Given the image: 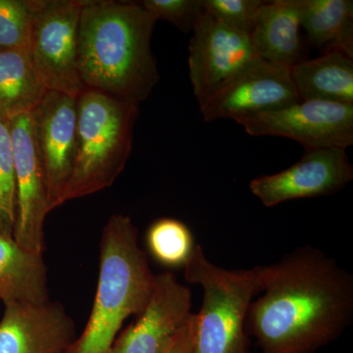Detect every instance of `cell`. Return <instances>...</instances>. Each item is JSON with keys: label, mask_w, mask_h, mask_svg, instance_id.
Returning a JSON list of instances; mask_svg holds the SVG:
<instances>
[{"label": "cell", "mask_w": 353, "mask_h": 353, "mask_svg": "<svg viewBox=\"0 0 353 353\" xmlns=\"http://www.w3.org/2000/svg\"><path fill=\"white\" fill-rule=\"evenodd\" d=\"M263 296L250 303L248 334L260 353H316L353 320V276L313 246L257 266Z\"/></svg>", "instance_id": "6da1fadb"}, {"label": "cell", "mask_w": 353, "mask_h": 353, "mask_svg": "<svg viewBox=\"0 0 353 353\" xmlns=\"http://www.w3.org/2000/svg\"><path fill=\"white\" fill-rule=\"evenodd\" d=\"M157 21L136 2L83 0L78 63L85 90L145 101L160 79L152 50Z\"/></svg>", "instance_id": "7a4b0ae2"}, {"label": "cell", "mask_w": 353, "mask_h": 353, "mask_svg": "<svg viewBox=\"0 0 353 353\" xmlns=\"http://www.w3.org/2000/svg\"><path fill=\"white\" fill-rule=\"evenodd\" d=\"M154 279L131 218L111 216L102 232L92 312L82 334L65 353H110L125 320L145 307Z\"/></svg>", "instance_id": "3957f363"}, {"label": "cell", "mask_w": 353, "mask_h": 353, "mask_svg": "<svg viewBox=\"0 0 353 353\" xmlns=\"http://www.w3.org/2000/svg\"><path fill=\"white\" fill-rule=\"evenodd\" d=\"M139 104L85 90L78 97V150L63 201L111 187L131 155Z\"/></svg>", "instance_id": "277c9868"}, {"label": "cell", "mask_w": 353, "mask_h": 353, "mask_svg": "<svg viewBox=\"0 0 353 353\" xmlns=\"http://www.w3.org/2000/svg\"><path fill=\"white\" fill-rule=\"evenodd\" d=\"M183 268L185 281L203 290L201 310L194 314L192 353H252L245 323L253 297L261 292L257 266L228 270L196 245Z\"/></svg>", "instance_id": "5b68a950"}, {"label": "cell", "mask_w": 353, "mask_h": 353, "mask_svg": "<svg viewBox=\"0 0 353 353\" xmlns=\"http://www.w3.org/2000/svg\"><path fill=\"white\" fill-rule=\"evenodd\" d=\"M83 0H32L29 52L46 90L78 99L85 90L78 63Z\"/></svg>", "instance_id": "8992f818"}, {"label": "cell", "mask_w": 353, "mask_h": 353, "mask_svg": "<svg viewBox=\"0 0 353 353\" xmlns=\"http://www.w3.org/2000/svg\"><path fill=\"white\" fill-rule=\"evenodd\" d=\"M253 137H281L296 141L305 150L353 145V104L299 101L276 110L239 120Z\"/></svg>", "instance_id": "52a82bcc"}, {"label": "cell", "mask_w": 353, "mask_h": 353, "mask_svg": "<svg viewBox=\"0 0 353 353\" xmlns=\"http://www.w3.org/2000/svg\"><path fill=\"white\" fill-rule=\"evenodd\" d=\"M301 101L290 69L256 58L199 103L206 122H234Z\"/></svg>", "instance_id": "ba28073f"}, {"label": "cell", "mask_w": 353, "mask_h": 353, "mask_svg": "<svg viewBox=\"0 0 353 353\" xmlns=\"http://www.w3.org/2000/svg\"><path fill=\"white\" fill-rule=\"evenodd\" d=\"M15 162L14 240L25 250L43 253L44 220L51 209L48 180L34 141L31 115L9 120Z\"/></svg>", "instance_id": "9c48e42d"}, {"label": "cell", "mask_w": 353, "mask_h": 353, "mask_svg": "<svg viewBox=\"0 0 353 353\" xmlns=\"http://www.w3.org/2000/svg\"><path fill=\"white\" fill-rule=\"evenodd\" d=\"M192 32L190 79L199 104L259 57L250 34L230 29L208 13L197 18Z\"/></svg>", "instance_id": "30bf717a"}, {"label": "cell", "mask_w": 353, "mask_h": 353, "mask_svg": "<svg viewBox=\"0 0 353 353\" xmlns=\"http://www.w3.org/2000/svg\"><path fill=\"white\" fill-rule=\"evenodd\" d=\"M30 115L53 210L64 203L65 190L75 165L78 150V99L48 90Z\"/></svg>", "instance_id": "8fae6325"}, {"label": "cell", "mask_w": 353, "mask_h": 353, "mask_svg": "<svg viewBox=\"0 0 353 353\" xmlns=\"http://www.w3.org/2000/svg\"><path fill=\"white\" fill-rule=\"evenodd\" d=\"M353 179V166L345 150H305L296 164L272 175L253 179L250 190L266 208L301 199L331 196Z\"/></svg>", "instance_id": "7c38bea8"}, {"label": "cell", "mask_w": 353, "mask_h": 353, "mask_svg": "<svg viewBox=\"0 0 353 353\" xmlns=\"http://www.w3.org/2000/svg\"><path fill=\"white\" fill-rule=\"evenodd\" d=\"M192 292L171 272L155 275L145 307L118 334L110 353H165L190 322Z\"/></svg>", "instance_id": "4fadbf2b"}, {"label": "cell", "mask_w": 353, "mask_h": 353, "mask_svg": "<svg viewBox=\"0 0 353 353\" xmlns=\"http://www.w3.org/2000/svg\"><path fill=\"white\" fill-rule=\"evenodd\" d=\"M74 320L61 303L6 304L0 353H65L76 340Z\"/></svg>", "instance_id": "5bb4252c"}, {"label": "cell", "mask_w": 353, "mask_h": 353, "mask_svg": "<svg viewBox=\"0 0 353 353\" xmlns=\"http://www.w3.org/2000/svg\"><path fill=\"white\" fill-rule=\"evenodd\" d=\"M301 0H275L260 8L250 39L257 57L290 69L303 60Z\"/></svg>", "instance_id": "9a60e30c"}, {"label": "cell", "mask_w": 353, "mask_h": 353, "mask_svg": "<svg viewBox=\"0 0 353 353\" xmlns=\"http://www.w3.org/2000/svg\"><path fill=\"white\" fill-rule=\"evenodd\" d=\"M0 299L4 305L50 301L43 253L25 250L6 234H0Z\"/></svg>", "instance_id": "2e32d148"}, {"label": "cell", "mask_w": 353, "mask_h": 353, "mask_svg": "<svg viewBox=\"0 0 353 353\" xmlns=\"http://www.w3.org/2000/svg\"><path fill=\"white\" fill-rule=\"evenodd\" d=\"M301 101L353 104V58L329 51L314 59H303L290 68Z\"/></svg>", "instance_id": "e0dca14e"}, {"label": "cell", "mask_w": 353, "mask_h": 353, "mask_svg": "<svg viewBox=\"0 0 353 353\" xmlns=\"http://www.w3.org/2000/svg\"><path fill=\"white\" fill-rule=\"evenodd\" d=\"M48 92L29 50L0 52V117L30 114Z\"/></svg>", "instance_id": "ac0fdd59"}, {"label": "cell", "mask_w": 353, "mask_h": 353, "mask_svg": "<svg viewBox=\"0 0 353 353\" xmlns=\"http://www.w3.org/2000/svg\"><path fill=\"white\" fill-rule=\"evenodd\" d=\"M301 29L314 48L353 58L352 0H301Z\"/></svg>", "instance_id": "d6986e66"}, {"label": "cell", "mask_w": 353, "mask_h": 353, "mask_svg": "<svg viewBox=\"0 0 353 353\" xmlns=\"http://www.w3.org/2000/svg\"><path fill=\"white\" fill-rule=\"evenodd\" d=\"M145 240L155 261L168 268L185 267L196 246L190 228L173 218H161L152 223Z\"/></svg>", "instance_id": "ffe728a7"}, {"label": "cell", "mask_w": 353, "mask_h": 353, "mask_svg": "<svg viewBox=\"0 0 353 353\" xmlns=\"http://www.w3.org/2000/svg\"><path fill=\"white\" fill-rule=\"evenodd\" d=\"M15 208V162L10 122L0 117V234L13 236Z\"/></svg>", "instance_id": "44dd1931"}, {"label": "cell", "mask_w": 353, "mask_h": 353, "mask_svg": "<svg viewBox=\"0 0 353 353\" xmlns=\"http://www.w3.org/2000/svg\"><path fill=\"white\" fill-rule=\"evenodd\" d=\"M32 0H0V52L29 50Z\"/></svg>", "instance_id": "7402d4cb"}, {"label": "cell", "mask_w": 353, "mask_h": 353, "mask_svg": "<svg viewBox=\"0 0 353 353\" xmlns=\"http://www.w3.org/2000/svg\"><path fill=\"white\" fill-rule=\"evenodd\" d=\"M262 0H202L204 12L230 29L252 34Z\"/></svg>", "instance_id": "603a6c76"}, {"label": "cell", "mask_w": 353, "mask_h": 353, "mask_svg": "<svg viewBox=\"0 0 353 353\" xmlns=\"http://www.w3.org/2000/svg\"><path fill=\"white\" fill-rule=\"evenodd\" d=\"M141 4L157 20L167 21L183 32H192L204 12L202 0H143Z\"/></svg>", "instance_id": "cb8c5ba5"}, {"label": "cell", "mask_w": 353, "mask_h": 353, "mask_svg": "<svg viewBox=\"0 0 353 353\" xmlns=\"http://www.w3.org/2000/svg\"><path fill=\"white\" fill-rule=\"evenodd\" d=\"M194 314L190 322L185 325L173 345L165 353H192V333H194Z\"/></svg>", "instance_id": "d4e9b609"}]
</instances>
